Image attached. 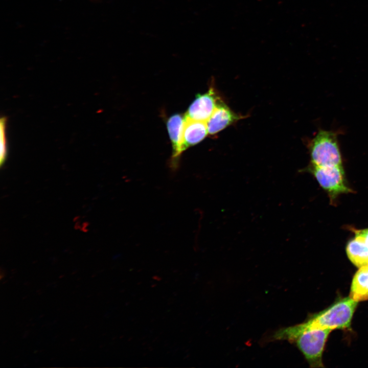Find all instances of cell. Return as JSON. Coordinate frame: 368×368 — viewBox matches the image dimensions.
<instances>
[{
	"label": "cell",
	"mask_w": 368,
	"mask_h": 368,
	"mask_svg": "<svg viewBox=\"0 0 368 368\" xmlns=\"http://www.w3.org/2000/svg\"><path fill=\"white\" fill-rule=\"evenodd\" d=\"M367 265H368V264H367Z\"/></svg>",
	"instance_id": "4fadbf2b"
},
{
	"label": "cell",
	"mask_w": 368,
	"mask_h": 368,
	"mask_svg": "<svg viewBox=\"0 0 368 368\" xmlns=\"http://www.w3.org/2000/svg\"><path fill=\"white\" fill-rule=\"evenodd\" d=\"M185 121V116L176 114L171 116L167 122L168 130L173 149L172 161L175 162L181 154V145Z\"/></svg>",
	"instance_id": "ba28073f"
},
{
	"label": "cell",
	"mask_w": 368,
	"mask_h": 368,
	"mask_svg": "<svg viewBox=\"0 0 368 368\" xmlns=\"http://www.w3.org/2000/svg\"><path fill=\"white\" fill-rule=\"evenodd\" d=\"M6 118L2 117L0 121V138H1V166L4 163L7 155V148L6 137Z\"/></svg>",
	"instance_id": "8fae6325"
},
{
	"label": "cell",
	"mask_w": 368,
	"mask_h": 368,
	"mask_svg": "<svg viewBox=\"0 0 368 368\" xmlns=\"http://www.w3.org/2000/svg\"><path fill=\"white\" fill-rule=\"evenodd\" d=\"M356 237L361 239L368 246V228L355 230Z\"/></svg>",
	"instance_id": "7c38bea8"
},
{
	"label": "cell",
	"mask_w": 368,
	"mask_h": 368,
	"mask_svg": "<svg viewBox=\"0 0 368 368\" xmlns=\"http://www.w3.org/2000/svg\"><path fill=\"white\" fill-rule=\"evenodd\" d=\"M312 165L319 167L342 166L337 134L320 130L309 144Z\"/></svg>",
	"instance_id": "7a4b0ae2"
},
{
	"label": "cell",
	"mask_w": 368,
	"mask_h": 368,
	"mask_svg": "<svg viewBox=\"0 0 368 368\" xmlns=\"http://www.w3.org/2000/svg\"><path fill=\"white\" fill-rule=\"evenodd\" d=\"M330 329H314L302 332L289 342L294 343L311 367H323L322 355Z\"/></svg>",
	"instance_id": "3957f363"
},
{
	"label": "cell",
	"mask_w": 368,
	"mask_h": 368,
	"mask_svg": "<svg viewBox=\"0 0 368 368\" xmlns=\"http://www.w3.org/2000/svg\"><path fill=\"white\" fill-rule=\"evenodd\" d=\"M213 87L205 94L198 95L189 106L186 118L206 122L211 116L220 100Z\"/></svg>",
	"instance_id": "5b68a950"
},
{
	"label": "cell",
	"mask_w": 368,
	"mask_h": 368,
	"mask_svg": "<svg viewBox=\"0 0 368 368\" xmlns=\"http://www.w3.org/2000/svg\"><path fill=\"white\" fill-rule=\"evenodd\" d=\"M347 255L351 261L357 267L367 265L368 246L360 239L355 237L347 246Z\"/></svg>",
	"instance_id": "30bf717a"
},
{
	"label": "cell",
	"mask_w": 368,
	"mask_h": 368,
	"mask_svg": "<svg viewBox=\"0 0 368 368\" xmlns=\"http://www.w3.org/2000/svg\"><path fill=\"white\" fill-rule=\"evenodd\" d=\"M238 119V116L220 100L211 116L206 122L208 133L214 135Z\"/></svg>",
	"instance_id": "8992f818"
},
{
	"label": "cell",
	"mask_w": 368,
	"mask_h": 368,
	"mask_svg": "<svg viewBox=\"0 0 368 368\" xmlns=\"http://www.w3.org/2000/svg\"><path fill=\"white\" fill-rule=\"evenodd\" d=\"M350 297L359 302L368 300V265L360 267L351 285Z\"/></svg>",
	"instance_id": "9c48e42d"
},
{
	"label": "cell",
	"mask_w": 368,
	"mask_h": 368,
	"mask_svg": "<svg viewBox=\"0 0 368 368\" xmlns=\"http://www.w3.org/2000/svg\"><path fill=\"white\" fill-rule=\"evenodd\" d=\"M311 171L320 186L329 193L331 198L351 190L347 186L342 166L319 167L312 165Z\"/></svg>",
	"instance_id": "277c9868"
},
{
	"label": "cell",
	"mask_w": 368,
	"mask_h": 368,
	"mask_svg": "<svg viewBox=\"0 0 368 368\" xmlns=\"http://www.w3.org/2000/svg\"><path fill=\"white\" fill-rule=\"evenodd\" d=\"M357 303L350 297L340 299L303 323L275 330L270 335V340L289 341L297 334L307 330L349 328Z\"/></svg>",
	"instance_id": "6da1fadb"
},
{
	"label": "cell",
	"mask_w": 368,
	"mask_h": 368,
	"mask_svg": "<svg viewBox=\"0 0 368 368\" xmlns=\"http://www.w3.org/2000/svg\"><path fill=\"white\" fill-rule=\"evenodd\" d=\"M208 134L206 122L191 120L185 117L181 152L201 142Z\"/></svg>",
	"instance_id": "52a82bcc"
}]
</instances>
